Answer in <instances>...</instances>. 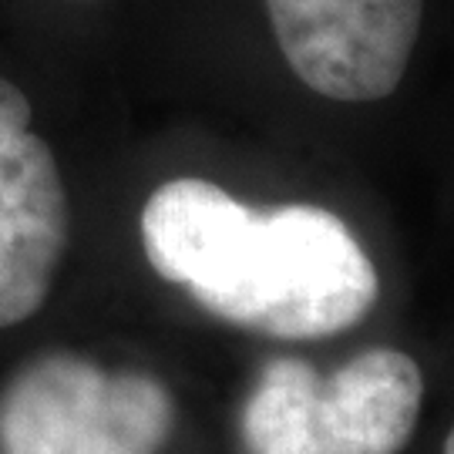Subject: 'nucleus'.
Returning a JSON list of instances; mask_svg holds the SVG:
<instances>
[{"instance_id": "obj_3", "label": "nucleus", "mask_w": 454, "mask_h": 454, "mask_svg": "<svg viewBox=\"0 0 454 454\" xmlns=\"http://www.w3.org/2000/svg\"><path fill=\"white\" fill-rule=\"evenodd\" d=\"M172 418L155 377L51 354L4 390L0 454H155Z\"/></svg>"}, {"instance_id": "obj_6", "label": "nucleus", "mask_w": 454, "mask_h": 454, "mask_svg": "<svg viewBox=\"0 0 454 454\" xmlns=\"http://www.w3.org/2000/svg\"><path fill=\"white\" fill-rule=\"evenodd\" d=\"M444 454H454V427H451V434H448V444H444Z\"/></svg>"}, {"instance_id": "obj_5", "label": "nucleus", "mask_w": 454, "mask_h": 454, "mask_svg": "<svg viewBox=\"0 0 454 454\" xmlns=\"http://www.w3.org/2000/svg\"><path fill=\"white\" fill-rule=\"evenodd\" d=\"M67 246V195L31 101L0 78V330L44 307Z\"/></svg>"}, {"instance_id": "obj_2", "label": "nucleus", "mask_w": 454, "mask_h": 454, "mask_svg": "<svg viewBox=\"0 0 454 454\" xmlns=\"http://www.w3.org/2000/svg\"><path fill=\"white\" fill-rule=\"evenodd\" d=\"M421 367L373 347L320 377L309 364H266L243 411L253 454H397L421 411Z\"/></svg>"}, {"instance_id": "obj_1", "label": "nucleus", "mask_w": 454, "mask_h": 454, "mask_svg": "<svg viewBox=\"0 0 454 454\" xmlns=\"http://www.w3.org/2000/svg\"><path fill=\"white\" fill-rule=\"evenodd\" d=\"M152 270L236 326L317 340L360 324L377 270L340 215L320 206L260 212L206 179H172L142 209Z\"/></svg>"}, {"instance_id": "obj_4", "label": "nucleus", "mask_w": 454, "mask_h": 454, "mask_svg": "<svg viewBox=\"0 0 454 454\" xmlns=\"http://www.w3.org/2000/svg\"><path fill=\"white\" fill-rule=\"evenodd\" d=\"M266 14L307 88L333 101H380L404 82L424 0H266Z\"/></svg>"}]
</instances>
